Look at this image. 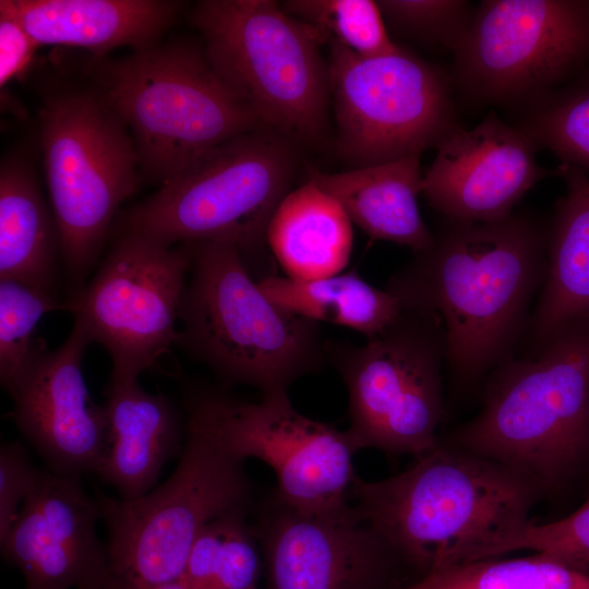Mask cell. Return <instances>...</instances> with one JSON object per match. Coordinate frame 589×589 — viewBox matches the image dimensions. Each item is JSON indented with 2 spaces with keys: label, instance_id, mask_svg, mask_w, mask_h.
<instances>
[{
  "label": "cell",
  "instance_id": "6da1fadb",
  "mask_svg": "<svg viewBox=\"0 0 589 589\" xmlns=\"http://www.w3.org/2000/svg\"><path fill=\"white\" fill-rule=\"evenodd\" d=\"M548 228L529 215L446 219L431 245L389 279L402 305L444 327L454 376L471 384L512 358L546 271Z\"/></svg>",
  "mask_w": 589,
  "mask_h": 589
},
{
  "label": "cell",
  "instance_id": "7a4b0ae2",
  "mask_svg": "<svg viewBox=\"0 0 589 589\" xmlns=\"http://www.w3.org/2000/svg\"><path fill=\"white\" fill-rule=\"evenodd\" d=\"M540 489L518 470L437 444L387 479L357 476L350 501L405 564L424 575L492 558L529 522Z\"/></svg>",
  "mask_w": 589,
  "mask_h": 589
},
{
  "label": "cell",
  "instance_id": "3957f363",
  "mask_svg": "<svg viewBox=\"0 0 589 589\" xmlns=\"http://www.w3.org/2000/svg\"><path fill=\"white\" fill-rule=\"evenodd\" d=\"M452 447L518 470L542 486L572 476L589 456V316L525 359L491 371L483 406Z\"/></svg>",
  "mask_w": 589,
  "mask_h": 589
},
{
  "label": "cell",
  "instance_id": "277c9868",
  "mask_svg": "<svg viewBox=\"0 0 589 589\" xmlns=\"http://www.w3.org/2000/svg\"><path fill=\"white\" fill-rule=\"evenodd\" d=\"M189 244L177 345L224 381L253 386L262 396L288 394L294 381L322 368L327 356L318 323L273 302L233 242Z\"/></svg>",
  "mask_w": 589,
  "mask_h": 589
},
{
  "label": "cell",
  "instance_id": "5b68a950",
  "mask_svg": "<svg viewBox=\"0 0 589 589\" xmlns=\"http://www.w3.org/2000/svg\"><path fill=\"white\" fill-rule=\"evenodd\" d=\"M95 65L93 84L129 129L142 180L161 187L211 149L264 128L203 46L172 39Z\"/></svg>",
  "mask_w": 589,
  "mask_h": 589
},
{
  "label": "cell",
  "instance_id": "8992f818",
  "mask_svg": "<svg viewBox=\"0 0 589 589\" xmlns=\"http://www.w3.org/2000/svg\"><path fill=\"white\" fill-rule=\"evenodd\" d=\"M205 56L264 128L294 144L326 135L327 39L272 0H203L191 13Z\"/></svg>",
  "mask_w": 589,
  "mask_h": 589
},
{
  "label": "cell",
  "instance_id": "52a82bcc",
  "mask_svg": "<svg viewBox=\"0 0 589 589\" xmlns=\"http://www.w3.org/2000/svg\"><path fill=\"white\" fill-rule=\"evenodd\" d=\"M39 134L69 298L85 286L119 207L137 191L140 159L129 129L94 84L48 93Z\"/></svg>",
  "mask_w": 589,
  "mask_h": 589
},
{
  "label": "cell",
  "instance_id": "ba28073f",
  "mask_svg": "<svg viewBox=\"0 0 589 589\" xmlns=\"http://www.w3.org/2000/svg\"><path fill=\"white\" fill-rule=\"evenodd\" d=\"M296 144L262 128L211 149L154 194L123 211L113 233L175 245L223 239L243 259L266 242L269 220L291 191Z\"/></svg>",
  "mask_w": 589,
  "mask_h": 589
},
{
  "label": "cell",
  "instance_id": "9c48e42d",
  "mask_svg": "<svg viewBox=\"0 0 589 589\" xmlns=\"http://www.w3.org/2000/svg\"><path fill=\"white\" fill-rule=\"evenodd\" d=\"M325 347L347 387V432L358 450L418 457L437 446L446 357L437 315L404 306L390 325L363 345L326 341Z\"/></svg>",
  "mask_w": 589,
  "mask_h": 589
},
{
  "label": "cell",
  "instance_id": "30bf717a",
  "mask_svg": "<svg viewBox=\"0 0 589 589\" xmlns=\"http://www.w3.org/2000/svg\"><path fill=\"white\" fill-rule=\"evenodd\" d=\"M243 464L187 428L180 460L163 484L132 500L98 497L111 577L139 586L179 581L201 531L247 512L251 486Z\"/></svg>",
  "mask_w": 589,
  "mask_h": 589
},
{
  "label": "cell",
  "instance_id": "8fae6325",
  "mask_svg": "<svg viewBox=\"0 0 589 589\" xmlns=\"http://www.w3.org/2000/svg\"><path fill=\"white\" fill-rule=\"evenodd\" d=\"M187 428L240 460L256 458L274 471L275 500L303 514L351 506L358 452L350 435L300 413L288 394L247 402L206 392L189 404Z\"/></svg>",
  "mask_w": 589,
  "mask_h": 589
},
{
  "label": "cell",
  "instance_id": "7c38bea8",
  "mask_svg": "<svg viewBox=\"0 0 589 589\" xmlns=\"http://www.w3.org/2000/svg\"><path fill=\"white\" fill-rule=\"evenodd\" d=\"M328 43L336 146L352 168L421 156L456 125L448 81L436 68L402 48L366 57Z\"/></svg>",
  "mask_w": 589,
  "mask_h": 589
},
{
  "label": "cell",
  "instance_id": "4fadbf2b",
  "mask_svg": "<svg viewBox=\"0 0 589 589\" xmlns=\"http://www.w3.org/2000/svg\"><path fill=\"white\" fill-rule=\"evenodd\" d=\"M192 252L133 233L117 235L93 278L65 299L74 322L109 353V381H137L173 344Z\"/></svg>",
  "mask_w": 589,
  "mask_h": 589
},
{
  "label": "cell",
  "instance_id": "5bb4252c",
  "mask_svg": "<svg viewBox=\"0 0 589 589\" xmlns=\"http://www.w3.org/2000/svg\"><path fill=\"white\" fill-rule=\"evenodd\" d=\"M453 52L472 100H537L589 61V1L484 0Z\"/></svg>",
  "mask_w": 589,
  "mask_h": 589
},
{
  "label": "cell",
  "instance_id": "9a60e30c",
  "mask_svg": "<svg viewBox=\"0 0 589 589\" xmlns=\"http://www.w3.org/2000/svg\"><path fill=\"white\" fill-rule=\"evenodd\" d=\"M253 529L267 589H389L406 565L352 504L310 515L274 498Z\"/></svg>",
  "mask_w": 589,
  "mask_h": 589
},
{
  "label": "cell",
  "instance_id": "2e32d148",
  "mask_svg": "<svg viewBox=\"0 0 589 589\" xmlns=\"http://www.w3.org/2000/svg\"><path fill=\"white\" fill-rule=\"evenodd\" d=\"M89 344L76 322L57 349L49 350L38 337L29 359L5 388L13 401L10 418L48 470L61 476L96 473L106 446L107 412L91 398L82 371Z\"/></svg>",
  "mask_w": 589,
  "mask_h": 589
},
{
  "label": "cell",
  "instance_id": "e0dca14e",
  "mask_svg": "<svg viewBox=\"0 0 589 589\" xmlns=\"http://www.w3.org/2000/svg\"><path fill=\"white\" fill-rule=\"evenodd\" d=\"M99 520V498L86 493L81 477L40 471L0 541L2 557L22 574L25 589H105L111 573Z\"/></svg>",
  "mask_w": 589,
  "mask_h": 589
},
{
  "label": "cell",
  "instance_id": "ac0fdd59",
  "mask_svg": "<svg viewBox=\"0 0 589 589\" xmlns=\"http://www.w3.org/2000/svg\"><path fill=\"white\" fill-rule=\"evenodd\" d=\"M436 149L422 195L450 220L504 219L537 182L556 173L538 164L540 148L526 131L493 112L471 129L456 124Z\"/></svg>",
  "mask_w": 589,
  "mask_h": 589
},
{
  "label": "cell",
  "instance_id": "d6986e66",
  "mask_svg": "<svg viewBox=\"0 0 589 589\" xmlns=\"http://www.w3.org/2000/svg\"><path fill=\"white\" fill-rule=\"evenodd\" d=\"M183 2L172 0H1L40 45H61L104 59L113 49L133 51L161 43Z\"/></svg>",
  "mask_w": 589,
  "mask_h": 589
},
{
  "label": "cell",
  "instance_id": "ffe728a7",
  "mask_svg": "<svg viewBox=\"0 0 589 589\" xmlns=\"http://www.w3.org/2000/svg\"><path fill=\"white\" fill-rule=\"evenodd\" d=\"M107 441L96 474L119 498L155 488L166 462L179 450L182 425L172 402L144 390L137 381H109L105 389Z\"/></svg>",
  "mask_w": 589,
  "mask_h": 589
},
{
  "label": "cell",
  "instance_id": "44dd1931",
  "mask_svg": "<svg viewBox=\"0 0 589 589\" xmlns=\"http://www.w3.org/2000/svg\"><path fill=\"white\" fill-rule=\"evenodd\" d=\"M566 182L546 236V271L529 320L536 353L572 323L589 316V176L560 164Z\"/></svg>",
  "mask_w": 589,
  "mask_h": 589
},
{
  "label": "cell",
  "instance_id": "7402d4cb",
  "mask_svg": "<svg viewBox=\"0 0 589 589\" xmlns=\"http://www.w3.org/2000/svg\"><path fill=\"white\" fill-rule=\"evenodd\" d=\"M309 179L371 239L401 244L414 253L431 245L434 235L418 204L423 179L419 155L335 173L314 171Z\"/></svg>",
  "mask_w": 589,
  "mask_h": 589
},
{
  "label": "cell",
  "instance_id": "603a6c76",
  "mask_svg": "<svg viewBox=\"0 0 589 589\" xmlns=\"http://www.w3.org/2000/svg\"><path fill=\"white\" fill-rule=\"evenodd\" d=\"M62 248L51 205L35 169L22 153L0 166V279L58 293Z\"/></svg>",
  "mask_w": 589,
  "mask_h": 589
},
{
  "label": "cell",
  "instance_id": "cb8c5ba5",
  "mask_svg": "<svg viewBox=\"0 0 589 589\" xmlns=\"http://www.w3.org/2000/svg\"><path fill=\"white\" fill-rule=\"evenodd\" d=\"M266 242L287 277H327L348 264L352 223L340 204L309 179L280 202L267 226Z\"/></svg>",
  "mask_w": 589,
  "mask_h": 589
},
{
  "label": "cell",
  "instance_id": "d4e9b609",
  "mask_svg": "<svg viewBox=\"0 0 589 589\" xmlns=\"http://www.w3.org/2000/svg\"><path fill=\"white\" fill-rule=\"evenodd\" d=\"M257 284L288 312L345 326L366 338L385 329L404 310L397 296L370 285L354 271L310 280L266 276Z\"/></svg>",
  "mask_w": 589,
  "mask_h": 589
},
{
  "label": "cell",
  "instance_id": "484cf974",
  "mask_svg": "<svg viewBox=\"0 0 589 589\" xmlns=\"http://www.w3.org/2000/svg\"><path fill=\"white\" fill-rule=\"evenodd\" d=\"M262 561L245 512L230 513L201 531L180 581L187 589H257Z\"/></svg>",
  "mask_w": 589,
  "mask_h": 589
},
{
  "label": "cell",
  "instance_id": "4316f807",
  "mask_svg": "<svg viewBox=\"0 0 589 589\" xmlns=\"http://www.w3.org/2000/svg\"><path fill=\"white\" fill-rule=\"evenodd\" d=\"M406 589H589V574L536 553L434 569Z\"/></svg>",
  "mask_w": 589,
  "mask_h": 589
},
{
  "label": "cell",
  "instance_id": "83f0119b",
  "mask_svg": "<svg viewBox=\"0 0 589 589\" xmlns=\"http://www.w3.org/2000/svg\"><path fill=\"white\" fill-rule=\"evenodd\" d=\"M539 148L589 176V76L534 100L521 127Z\"/></svg>",
  "mask_w": 589,
  "mask_h": 589
},
{
  "label": "cell",
  "instance_id": "f1b7e54d",
  "mask_svg": "<svg viewBox=\"0 0 589 589\" xmlns=\"http://www.w3.org/2000/svg\"><path fill=\"white\" fill-rule=\"evenodd\" d=\"M281 7L311 25L326 39L366 57L398 52L387 34L385 20L374 0H289Z\"/></svg>",
  "mask_w": 589,
  "mask_h": 589
},
{
  "label": "cell",
  "instance_id": "f546056e",
  "mask_svg": "<svg viewBox=\"0 0 589 589\" xmlns=\"http://www.w3.org/2000/svg\"><path fill=\"white\" fill-rule=\"evenodd\" d=\"M61 310L68 306L59 294L23 281L0 279V381L4 389L29 359L41 317Z\"/></svg>",
  "mask_w": 589,
  "mask_h": 589
},
{
  "label": "cell",
  "instance_id": "4dcf8cb0",
  "mask_svg": "<svg viewBox=\"0 0 589 589\" xmlns=\"http://www.w3.org/2000/svg\"><path fill=\"white\" fill-rule=\"evenodd\" d=\"M385 21L406 35L454 51L473 10L464 0H377Z\"/></svg>",
  "mask_w": 589,
  "mask_h": 589
},
{
  "label": "cell",
  "instance_id": "1f68e13d",
  "mask_svg": "<svg viewBox=\"0 0 589 589\" xmlns=\"http://www.w3.org/2000/svg\"><path fill=\"white\" fill-rule=\"evenodd\" d=\"M517 550L545 554L589 574V493L581 506L565 518L543 525L529 521L503 541L492 558Z\"/></svg>",
  "mask_w": 589,
  "mask_h": 589
},
{
  "label": "cell",
  "instance_id": "d6a6232c",
  "mask_svg": "<svg viewBox=\"0 0 589 589\" xmlns=\"http://www.w3.org/2000/svg\"><path fill=\"white\" fill-rule=\"evenodd\" d=\"M40 470L28 459L24 446L5 442L0 447V541H2L33 490Z\"/></svg>",
  "mask_w": 589,
  "mask_h": 589
},
{
  "label": "cell",
  "instance_id": "836d02e7",
  "mask_svg": "<svg viewBox=\"0 0 589 589\" xmlns=\"http://www.w3.org/2000/svg\"><path fill=\"white\" fill-rule=\"evenodd\" d=\"M40 45L21 22L0 9V86L21 79L31 68Z\"/></svg>",
  "mask_w": 589,
  "mask_h": 589
},
{
  "label": "cell",
  "instance_id": "e575fe53",
  "mask_svg": "<svg viewBox=\"0 0 589 589\" xmlns=\"http://www.w3.org/2000/svg\"><path fill=\"white\" fill-rule=\"evenodd\" d=\"M105 589H187V588L182 585L180 580L159 585V586H139V585L121 581V580L110 577Z\"/></svg>",
  "mask_w": 589,
  "mask_h": 589
}]
</instances>
